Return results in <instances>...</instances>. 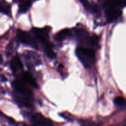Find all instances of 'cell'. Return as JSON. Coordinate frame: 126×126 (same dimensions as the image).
<instances>
[{
  "mask_svg": "<svg viewBox=\"0 0 126 126\" xmlns=\"http://www.w3.org/2000/svg\"><path fill=\"white\" fill-rule=\"evenodd\" d=\"M76 54L79 60L86 68H91L95 62V52L91 48L78 47Z\"/></svg>",
  "mask_w": 126,
  "mask_h": 126,
  "instance_id": "obj_1",
  "label": "cell"
},
{
  "mask_svg": "<svg viewBox=\"0 0 126 126\" xmlns=\"http://www.w3.org/2000/svg\"><path fill=\"white\" fill-rule=\"evenodd\" d=\"M118 5L114 0H110L107 3V14L108 22H113L121 14V11L118 8Z\"/></svg>",
  "mask_w": 126,
  "mask_h": 126,
  "instance_id": "obj_2",
  "label": "cell"
},
{
  "mask_svg": "<svg viewBox=\"0 0 126 126\" xmlns=\"http://www.w3.org/2000/svg\"><path fill=\"white\" fill-rule=\"evenodd\" d=\"M17 35L18 40L22 43L31 46L32 47L36 49H38V43L31 36V35L28 33L22 30L18 29L17 30Z\"/></svg>",
  "mask_w": 126,
  "mask_h": 126,
  "instance_id": "obj_3",
  "label": "cell"
},
{
  "mask_svg": "<svg viewBox=\"0 0 126 126\" xmlns=\"http://www.w3.org/2000/svg\"><path fill=\"white\" fill-rule=\"evenodd\" d=\"M33 32L38 40L45 46L50 43L49 41V31L47 27L44 28H34L33 29Z\"/></svg>",
  "mask_w": 126,
  "mask_h": 126,
  "instance_id": "obj_4",
  "label": "cell"
},
{
  "mask_svg": "<svg viewBox=\"0 0 126 126\" xmlns=\"http://www.w3.org/2000/svg\"><path fill=\"white\" fill-rule=\"evenodd\" d=\"M30 120L32 124L37 126H50L52 125V121L45 118L40 113H35L30 115Z\"/></svg>",
  "mask_w": 126,
  "mask_h": 126,
  "instance_id": "obj_5",
  "label": "cell"
},
{
  "mask_svg": "<svg viewBox=\"0 0 126 126\" xmlns=\"http://www.w3.org/2000/svg\"><path fill=\"white\" fill-rule=\"evenodd\" d=\"M12 86L14 88V89L20 94L30 96V97L33 96V92H32V91L26 86L24 82L20 81V80L14 81L12 82Z\"/></svg>",
  "mask_w": 126,
  "mask_h": 126,
  "instance_id": "obj_6",
  "label": "cell"
},
{
  "mask_svg": "<svg viewBox=\"0 0 126 126\" xmlns=\"http://www.w3.org/2000/svg\"><path fill=\"white\" fill-rule=\"evenodd\" d=\"M76 35L79 42L82 45H91V36L84 28H79L76 30Z\"/></svg>",
  "mask_w": 126,
  "mask_h": 126,
  "instance_id": "obj_7",
  "label": "cell"
},
{
  "mask_svg": "<svg viewBox=\"0 0 126 126\" xmlns=\"http://www.w3.org/2000/svg\"><path fill=\"white\" fill-rule=\"evenodd\" d=\"M14 98L18 102V104L24 106L27 108H32L33 107V103H32V97L19 94V95H14Z\"/></svg>",
  "mask_w": 126,
  "mask_h": 126,
  "instance_id": "obj_8",
  "label": "cell"
},
{
  "mask_svg": "<svg viewBox=\"0 0 126 126\" xmlns=\"http://www.w3.org/2000/svg\"><path fill=\"white\" fill-rule=\"evenodd\" d=\"M10 65H11V70L14 72H16V71L23 68V65H22V62L18 56H16L12 59Z\"/></svg>",
  "mask_w": 126,
  "mask_h": 126,
  "instance_id": "obj_9",
  "label": "cell"
},
{
  "mask_svg": "<svg viewBox=\"0 0 126 126\" xmlns=\"http://www.w3.org/2000/svg\"><path fill=\"white\" fill-rule=\"evenodd\" d=\"M71 34V32L68 28H65L63 30H62L60 32H58L55 36V38L57 41H62L65 40V39L70 36Z\"/></svg>",
  "mask_w": 126,
  "mask_h": 126,
  "instance_id": "obj_10",
  "label": "cell"
},
{
  "mask_svg": "<svg viewBox=\"0 0 126 126\" xmlns=\"http://www.w3.org/2000/svg\"><path fill=\"white\" fill-rule=\"evenodd\" d=\"M22 78H23V80L25 81L28 84L31 85L32 86H33L34 88H38V86L36 82L34 80V79L33 78L32 75L28 71H25V72L23 73H22Z\"/></svg>",
  "mask_w": 126,
  "mask_h": 126,
  "instance_id": "obj_11",
  "label": "cell"
},
{
  "mask_svg": "<svg viewBox=\"0 0 126 126\" xmlns=\"http://www.w3.org/2000/svg\"><path fill=\"white\" fill-rule=\"evenodd\" d=\"M32 5L31 0H18V7L20 13H25L29 10Z\"/></svg>",
  "mask_w": 126,
  "mask_h": 126,
  "instance_id": "obj_12",
  "label": "cell"
},
{
  "mask_svg": "<svg viewBox=\"0 0 126 126\" xmlns=\"http://www.w3.org/2000/svg\"><path fill=\"white\" fill-rule=\"evenodd\" d=\"M0 12L7 16H11V6L5 0L0 1Z\"/></svg>",
  "mask_w": 126,
  "mask_h": 126,
  "instance_id": "obj_13",
  "label": "cell"
},
{
  "mask_svg": "<svg viewBox=\"0 0 126 126\" xmlns=\"http://www.w3.org/2000/svg\"><path fill=\"white\" fill-rule=\"evenodd\" d=\"M114 102L116 106L118 107H124L126 105L125 98L123 97H122V96H118V97H116L114 100Z\"/></svg>",
  "mask_w": 126,
  "mask_h": 126,
  "instance_id": "obj_14",
  "label": "cell"
},
{
  "mask_svg": "<svg viewBox=\"0 0 126 126\" xmlns=\"http://www.w3.org/2000/svg\"><path fill=\"white\" fill-rule=\"evenodd\" d=\"M45 52L47 56L50 59H55L56 54L53 50V46H49L45 47Z\"/></svg>",
  "mask_w": 126,
  "mask_h": 126,
  "instance_id": "obj_15",
  "label": "cell"
},
{
  "mask_svg": "<svg viewBox=\"0 0 126 126\" xmlns=\"http://www.w3.org/2000/svg\"><path fill=\"white\" fill-rule=\"evenodd\" d=\"M80 1L82 2V4H84V6H85V7H86L87 9L89 10V9H91V11H92V9H93L94 6L93 7H92V6H91V5H90V4L88 2L87 0H80Z\"/></svg>",
  "mask_w": 126,
  "mask_h": 126,
  "instance_id": "obj_16",
  "label": "cell"
},
{
  "mask_svg": "<svg viewBox=\"0 0 126 126\" xmlns=\"http://www.w3.org/2000/svg\"><path fill=\"white\" fill-rule=\"evenodd\" d=\"M0 114H1V112H0Z\"/></svg>",
  "mask_w": 126,
  "mask_h": 126,
  "instance_id": "obj_17",
  "label": "cell"
}]
</instances>
